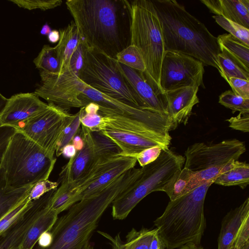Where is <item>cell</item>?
<instances>
[{"label": "cell", "instance_id": "6da1fadb", "mask_svg": "<svg viewBox=\"0 0 249 249\" xmlns=\"http://www.w3.org/2000/svg\"><path fill=\"white\" fill-rule=\"evenodd\" d=\"M66 4L87 46L115 58L130 44L126 0H67Z\"/></svg>", "mask_w": 249, "mask_h": 249}, {"label": "cell", "instance_id": "7a4b0ae2", "mask_svg": "<svg viewBox=\"0 0 249 249\" xmlns=\"http://www.w3.org/2000/svg\"><path fill=\"white\" fill-rule=\"evenodd\" d=\"M132 183L124 173L98 194L75 203L50 230L51 245L45 248L36 245L34 249H92L90 240L104 213Z\"/></svg>", "mask_w": 249, "mask_h": 249}, {"label": "cell", "instance_id": "3957f363", "mask_svg": "<svg viewBox=\"0 0 249 249\" xmlns=\"http://www.w3.org/2000/svg\"><path fill=\"white\" fill-rule=\"evenodd\" d=\"M160 22L164 51L190 56L218 70L221 53L217 37L175 0H154Z\"/></svg>", "mask_w": 249, "mask_h": 249}, {"label": "cell", "instance_id": "277c9868", "mask_svg": "<svg viewBox=\"0 0 249 249\" xmlns=\"http://www.w3.org/2000/svg\"><path fill=\"white\" fill-rule=\"evenodd\" d=\"M213 180L207 181L178 198L170 200L154 221L166 249L188 244L200 246L206 227L204 204Z\"/></svg>", "mask_w": 249, "mask_h": 249}, {"label": "cell", "instance_id": "5b68a950", "mask_svg": "<svg viewBox=\"0 0 249 249\" xmlns=\"http://www.w3.org/2000/svg\"><path fill=\"white\" fill-rule=\"evenodd\" d=\"M130 17V44L139 50L146 70L144 77L156 92L163 95L160 85L164 54L160 22L152 0H126Z\"/></svg>", "mask_w": 249, "mask_h": 249}, {"label": "cell", "instance_id": "8992f818", "mask_svg": "<svg viewBox=\"0 0 249 249\" xmlns=\"http://www.w3.org/2000/svg\"><path fill=\"white\" fill-rule=\"evenodd\" d=\"M56 159L22 133L17 131L3 155L0 167L7 184L14 188L48 179Z\"/></svg>", "mask_w": 249, "mask_h": 249}, {"label": "cell", "instance_id": "52a82bcc", "mask_svg": "<svg viewBox=\"0 0 249 249\" xmlns=\"http://www.w3.org/2000/svg\"><path fill=\"white\" fill-rule=\"evenodd\" d=\"M185 160V157L169 148L162 149L155 160L142 167L141 174L132 185L113 201V219H124L146 196L161 191L175 173L183 168Z\"/></svg>", "mask_w": 249, "mask_h": 249}, {"label": "cell", "instance_id": "ba28073f", "mask_svg": "<svg viewBox=\"0 0 249 249\" xmlns=\"http://www.w3.org/2000/svg\"><path fill=\"white\" fill-rule=\"evenodd\" d=\"M99 113L102 115L99 132L117 145L119 156L132 158L148 148H168L172 139L169 133L116 113Z\"/></svg>", "mask_w": 249, "mask_h": 249}, {"label": "cell", "instance_id": "9c48e42d", "mask_svg": "<svg viewBox=\"0 0 249 249\" xmlns=\"http://www.w3.org/2000/svg\"><path fill=\"white\" fill-rule=\"evenodd\" d=\"M79 78L96 90L141 108L139 100L122 74L116 59L85 44Z\"/></svg>", "mask_w": 249, "mask_h": 249}, {"label": "cell", "instance_id": "30bf717a", "mask_svg": "<svg viewBox=\"0 0 249 249\" xmlns=\"http://www.w3.org/2000/svg\"><path fill=\"white\" fill-rule=\"evenodd\" d=\"M243 142L236 139L216 143L196 142L189 146L184 155V167L193 173L186 193L201 184L214 179L229 163L238 160L246 151Z\"/></svg>", "mask_w": 249, "mask_h": 249}, {"label": "cell", "instance_id": "8fae6325", "mask_svg": "<svg viewBox=\"0 0 249 249\" xmlns=\"http://www.w3.org/2000/svg\"><path fill=\"white\" fill-rule=\"evenodd\" d=\"M84 145L62 167L59 174L61 184L71 190L80 179L89 174L104 159L119 156L117 145L100 132H92L81 124L79 130Z\"/></svg>", "mask_w": 249, "mask_h": 249}, {"label": "cell", "instance_id": "7c38bea8", "mask_svg": "<svg viewBox=\"0 0 249 249\" xmlns=\"http://www.w3.org/2000/svg\"><path fill=\"white\" fill-rule=\"evenodd\" d=\"M71 114L52 104L42 112L22 123L16 129L54 157L64 130L73 120Z\"/></svg>", "mask_w": 249, "mask_h": 249}, {"label": "cell", "instance_id": "4fadbf2b", "mask_svg": "<svg viewBox=\"0 0 249 249\" xmlns=\"http://www.w3.org/2000/svg\"><path fill=\"white\" fill-rule=\"evenodd\" d=\"M40 83L34 93L65 110L84 105L79 97L87 85L79 76L71 70L63 74L50 73L39 70Z\"/></svg>", "mask_w": 249, "mask_h": 249}, {"label": "cell", "instance_id": "5bb4252c", "mask_svg": "<svg viewBox=\"0 0 249 249\" xmlns=\"http://www.w3.org/2000/svg\"><path fill=\"white\" fill-rule=\"evenodd\" d=\"M204 64L188 55L165 51L160 85L164 93L187 87H204Z\"/></svg>", "mask_w": 249, "mask_h": 249}, {"label": "cell", "instance_id": "9a60e30c", "mask_svg": "<svg viewBox=\"0 0 249 249\" xmlns=\"http://www.w3.org/2000/svg\"><path fill=\"white\" fill-rule=\"evenodd\" d=\"M84 107L90 103L98 105L100 112L116 113L145 123L166 133L172 128L167 116L127 105L87 85L79 97Z\"/></svg>", "mask_w": 249, "mask_h": 249}, {"label": "cell", "instance_id": "2e32d148", "mask_svg": "<svg viewBox=\"0 0 249 249\" xmlns=\"http://www.w3.org/2000/svg\"><path fill=\"white\" fill-rule=\"evenodd\" d=\"M48 107L34 92L15 94L7 99L0 115L2 126L16 129L22 123L37 115Z\"/></svg>", "mask_w": 249, "mask_h": 249}, {"label": "cell", "instance_id": "e0dca14e", "mask_svg": "<svg viewBox=\"0 0 249 249\" xmlns=\"http://www.w3.org/2000/svg\"><path fill=\"white\" fill-rule=\"evenodd\" d=\"M54 192L51 190L30 201L22 216L0 236V249H18L28 229L50 203Z\"/></svg>", "mask_w": 249, "mask_h": 249}, {"label": "cell", "instance_id": "ac0fdd59", "mask_svg": "<svg viewBox=\"0 0 249 249\" xmlns=\"http://www.w3.org/2000/svg\"><path fill=\"white\" fill-rule=\"evenodd\" d=\"M119 67L127 82L136 95L141 108L167 116L164 94H158L142 72L120 63Z\"/></svg>", "mask_w": 249, "mask_h": 249}, {"label": "cell", "instance_id": "d6986e66", "mask_svg": "<svg viewBox=\"0 0 249 249\" xmlns=\"http://www.w3.org/2000/svg\"><path fill=\"white\" fill-rule=\"evenodd\" d=\"M198 87H187L164 93L167 116L175 128L178 124H185L193 107L199 102L197 95Z\"/></svg>", "mask_w": 249, "mask_h": 249}, {"label": "cell", "instance_id": "ffe728a7", "mask_svg": "<svg viewBox=\"0 0 249 249\" xmlns=\"http://www.w3.org/2000/svg\"><path fill=\"white\" fill-rule=\"evenodd\" d=\"M134 158L116 156L80 195V200L98 194L125 172L135 167Z\"/></svg>", "mask_w": 249, "mask_h": 249}, {"label": "cell", "instance_id": "44dd1931", "mask_svg": "<svg viewBox=\"0 0 249 249\" xmlns=\"http://www.w3.org/2000/svg\"><path fill=\"white\" fill-rule=\"evenodd\" d=\"M210 11L249 29V0H201Z\"/></svg>", "mask_w": 249, "mask_h": 249}, {"label": "cell", "instance_id": "7402d4cb", "mask_svg": "<svg viewBox=\"0 0 249 249\" xmlns=\"http://www.w3.org/2000/svg\"><path fill=\"white\" fill-rule=\"evenodd\" d=\"M249 216V198L238 207L231 210L223 218L218 238L217 249H232L238 231L245 219Z\"/></svg>", "mask_w": 249, "mask_h": 249}, {"label": "cell", "instance_id": "603a6c76", "mask_svg": "<svg viewBox=\"0 0 249 249\" xmlns=\"http://www.w3.org/2000/svg\"><path fill=\"white\" fill-rule=\"evenodd\" d=\"M59 31L60 39L54 48L59 62L57 74H61L69 70L71 57L82 39L73 21Z\"/></svg>", "mask_w": 249, "mask_h": 249}, {"label": "cell", "instance_id": "cb8c5ba5", "mask_svg": "<svg viewBox=\"0 0 249 249\" xmlns=\"http://www.w3.org/2000/svg\"><path fill=\"white\" fill-rule=\"evenodd\" d=\"M50 204L51 202L28 229L18 249H34L41 234L52 229L58 214L51 208Z\"/></svg>", "mask_w": 249, "mask_h": 249}, {"label": "cell", "instance_id": "d4e9b609", "mask_svg": "<svg viewBox=\"0 0 249 249\" xmlns=\"http://www.w3.org/2000/svg\"><path fill=\"white\" fill-rule=\"evenodd\" d=\"M213 183L224 186H239L244 189L249 184V165L246 162L232 160L214 179Z\"/></svg>", "mask_w": 249, "mask_h": 249}, {"label": "cell", "instance_id": "484cf974", "mask_svg": "<svg viewBox=\"0 0 249 249\" xmlns=\"http://www.w3.org/2000/svg\"><path fill=\"white\" fill-rule=\"evenodd\" d=\"M157 229L142 228L139 231L132 229L126 236V242L123 243L118 235L115 238L107 233L98 231L110 242L113 249H148L154 234Z\"/></svg>", "mask_w": 249, "mask_h": 249}, {"label": "cell", "instance_id": "4316f807", "mask_svg": "<svg viewBox=\"0 0 249 249\" xmlns=\"http://www.w3.org/2000/svg\"><path fill=\"white\" fill-rule=\"evenodd\" d=\"M33 185L14 188L7 184L3 169L0 167V219L29 194Z\"/></svg>", "mask_w": 249, "mask_h": 249}, {"label": "cell", "instance_id": "83f0119b", "mask_svg": "<svg viewBox=\"0 0 249 249\" xmlns=\"http://www.w3.org/2000/svg\"><path fill=\"white\" fill-rule=\"evenodd\" d=\"M217 56L218 71L221 76L228 82L231 78H238L249 81V70L231 57L225 50Z\"/></svg>", "mask_w": 249, "mask_h": 249}, {"label": "cell", "instance_id": "f1b7e54d", "mask_svg": "<svg viewBox=\"0 0 249 249\" xmlns=\"http://www.w3.org/2000/svg\"><path fill=\"white\" fill-rule=\"evenodd\" d=\"M220 49L225 50L231 57L249 70V48L230 34L217 37Z\"/></svg>", "mask_w": 249, "mask_h": 249}, {"label": "cell", "instance_id": "f546056e", "mask_svg": "<svg viewBox=\"0 0 249 249\" xmlns=\"http://www.w3.org/2000/svg\"><path fill=\"white\" fill-rule=\"evenodd\" d=\"M193 176V173L183 167L177 171L171 179L162 188L161 191L166 193L170 200H174L186 194V190Z\"/></svg>", "mask_w": 249, "mask_h": 249}, {"label": "cell", "instance_id": "4dcf8cb0", "mask_svg": "<svg viewBox=\"0 0 249 249\" xmlns=\"http://www.w3.org/2000/svg\"><path fill=\"white\" fill-rule=\"evenodd\" d=\"M33 62L39 70L53 74L59 72V62L54 47L44 45Z\"/></svg>", "mask_w": 249, "mask_h": 249}, {"label": "cell", "instance_id": "1f68e13d", "mask_svg": "<svg viewBox=\"0 0 249 249\" xmlns=\"http://www.w3.org/2000/svg\"><path fill=\"white\" fill-rule=\"evenodd\" d=\"M116 60L124 66L140 72L145 71L146 68L142 56L138 48L130 44L116 56Z\"/></svg>", "mask_w": 249, "mask_h": 249}, {"label": "cell", "instance_id": "d6a6232c", "mask_svg": "<svg viewBox=\"0 0 249 249\" xmlns=\"http://www.w3.org/2000/svg\"><path fill=\"white\" fill-rule=\"evenodd\" d=\"M80 121L81 124L92 132H99L102 122V115L99 113V107L94 103H90L81 107Z\"/></svg>", "mask_w": 249, "mask_h": 249}, {"label": "cell", "instance_id": "836d02e7", "mask_svg": "<svg viewBox=\"0 0 249 249\" xmlns=\"http://www.w3.org/2000/svg\"><path fill=\"white\" fill-rule=\"evenodd\" d=\"M219 103L234 112L242 114L249 113V99L244 98L228 90L223 92L219 97Z\"/></svg>", "mask_w": 249, "mask_h": 249}, {"label": "cell", "instance_id": "e575fe53", "mask_svg": "<svg viewBox=\"0 0 249 249\" xmlns=\"http://www.w3.org/2000/svg\"><path fill=\"white\" fill-rule=\"evenodd\" d=\"M215 22L231 36L249 47V29L219 16H213Z\"/></svg>", "mask_w": 249, "mask_h": 249}, {"label": "cell", "instance_id": "d590c367", "mask_svg": "<svg viewBox=\"0 0 249 249\" xmlns=\"http://www.w3.org/2000/svg\"><path fill=\"white\" fill-rule=\"evenodd\" d=\"M28 196L0 219V236L9 229L26 211L32 201L29 199Z\"/></svg>", "mask_w": 249, "mask_h": 249}, {"label": "cell", "instance_id": "8d00e7d4", "mask_svg": "<svg viewBox=\"0 0 249 249\" xmlns=\"http://www.w3.org/2000/svg\"><path fill=\"white\" fill-rule=\"evenodd\" d=\"M7 99L0 92V115L6 105ZM16 132L15 128L10 126H2L0 124V167L3 155L12 137Z\"/></svg>", "mask_w": 249, "mask_h": 249}, {"label": "cell", "instance_id": "74e56055", "mask_svg": "<svg viewBox=\"0 0 249 249\" xmlns=\"http://www.w3.org/2000/svg\"><path fill=\"white\" fill-rule=\"evenodd\" d=\"M18 6L28 10L40 9L46 10L60 6L61 0H10Z\"/></svg>", "mask_w": 249, "mask_h": 249}, {"label": "cell", "instance_id": "f35d334b", "mask_svg": "<svg viewBox=\"0 0 249 249\" xmlns=\"http://www.w3.org/2000/svg\"><path fill=\"white\" fill-rule=\"evenodd\" d=\"M58 185V182L48 179L38 181L31 188L28 196L30 200L38 199L48 192L57 189Z\"/></svg>", "mask_w": 249, "mask_h": 249}, {"label": "cell", "instance_id": "ab89813d", "mask_svg": "<svg viewBox=\"0 0 249 249\" xmlns=\"http://www.w3.org/2000/svg\"><path fill=\"white\" fill-rule=\"evenodd\" d=\"M71 124V130L70 132L66 135L63 137L59 143L58 144L56 150V155L57 157L61 155V151L63 148L67 144L71 143L73 137L78 132L81 123L80 121V117L81 115V110L77 112Z\"/></svg>", "mask_w": 249, "mask_h": 249}, {"label": "cell", "instance_id": "60d3db41", "mask_svg": "<svg viewBox=\"0 0 249 249\" xmlns=\"http://www.w3.org/2000/svg\"><path fill=\"white\" fill-rule=\"evenodd\" d=\"M162 149L160 146L148 148L135 155L132 158H135L142 167L155 160L160 155Z\"/></svg>", "mask_w": 249, "mask_h": 249}, {"label": "cell", "instance_id": "b9f144b4", "mask_svg": "<svg viewBox=\"0 0 249 249\" xmlns=\"http://www.w3.org/2000/svg\"><path fill=\"white\" fill-rule=\"evenodd\" d=\"M84 47L85 44L81 40L73 52L70 62L69 69L79 76L83 64Z\"/></svg>", "mask_w": 249, "mask_h": 249}, {"label": "cell", "instance_id": "7bdbcfd3", "mask_svg": "<svg viewBox=\"0 0 249 249\" xmlns=\"http://www.w3.org/2000/svg\"><path fill=\"white\" fill-rule=\"evenodd\" d=\"M228 83L235 94L244 98L249 99V81L238 78H231Z\"/></svg>", "mask_w": 249, "mask_h": 249}, {"label": "cell", "instance_id": "ee69618b", "mask_svg": "<svg viewBox=\"0 0 249 249\" xmlns=\"http://www.w3.org/2000/svg\"><path fill=\"white\" fill-rule=\"evenodd\" d=\"M249 216L241 224L234 239L232 249H241L249 242Z\"/></svg>", "mask_w": 249, "mask_h": 249}, {"label": "cell", "instance_id": "f6af8a7d", "mask_svg": "<svg viewBox=\"0 0 249 249\" xmlns=\"http://www.w3.org/2000/svg\"><path fill=\"white\" fill-rule=\"evenodd\" d=\"M229 123V127L243 132L249 131V113L239 114L227 120Z\"/></svg>", "mask_w": 249, "mask_h": 249}, {"label": "cell", "instance_id": "bcb514c9", "mask_svg": "<svg viewBox=\"0 0 249 249\" xmlns=\"http://www.w3.org/2000/svg\"><path fill=\"white\" fill-rule=\"evenodd\" d=\"M52 240L53 236L51 232L50 231H47L41 234L36 245L41 248H45L51 245Z\"/></svg>", "mask_w": 249, "mask_h": 249}, {"label": "cell", "instance_id": "7dc6e473", "mask_svg": "<svg viewBox=\"0 0 249 249\" xmlns=\"http://www.w3.org/2000/svg\"><path fill=\"white\" fill-rule=\"evenodd\" d=\"M148 249H166L165 246L157 231L153 236Z\"/></svg>", "mask_w": 249, "mask_h": 249}, {"label": "cell", "instance_id": "c3c4849f", "mask_svg": "<svg viewBox=\"0 0 249 249\" xmlns=\"http://www.w3.org/2000/svg\"><path fill=\"white\" fill-rule=\"evenodd\" d=\"M77 151L72 143H70L66 145L61 151V155L65 158L69 159L73 158L76 154Z\"/></svg>", "mask_w": 249, "mask_h": 249}, {"label": "cell", "instance_id": "681fc988", "mask_svg": "<svg viewBox=\"0 0 249 249\" xmlns=\"http://www.w3.org/2000/svg\"><path fill=\"white\" fill-rule=\"evenodd\" d=\"M79 130L77 134L73 137L71 141V143L74 145L77 152L81 150L84 145V142L80 134Z\"/></svg>", "mask_w": 249, "mask_h": 249}, {"label": "cell", "instance_id": "f907efd6", "mask_svg": "<svg viewBox=\"0 0 249 249\" xmlns=\"http://www.w3.org/2000/svg\"><path fill=\"white\" fill-rule=\"evenodd\" d=\"M48 40L52 43L58 42L60 39L59 31L56 30H53L48 36Z\"/></svg>", "mask_w": 249, "mask_h": 249}, {"label": "cell", "instance_id": "816d5d0a", "mask_svg": "<svg viewBox=\"0 0 249 249\" xmlns=\"http://www.w3.org/2000/svg\"><path fill=\"white\" fill-rule=\"evenodd\" d=\"M52 31L50 26L46 23L42 27L40 30V34L44 36H48Z\"/></svg>", "mask_w": 249, "mask_h": 249}, {"label": "cell", "instance_id": "f5cc1de1", "mask_svg": "<svg viewBox=\"0 0 249 249\" xmlns=\"http://www.w3.org/2000/svg\"><path fill=\"white\" fill-rule=\"evenodd\" d=\"M177 249H204L200 246H196L194 244H188L183 246Z\"/></svg>", "mask_w": 249, "mask_h": 249}, {"label": "cell", "instance_id": "db71d44e", "mask_svg": "<svg viewBox=\"0 0 249 249\" xmlns=\"http://www.w3.org/2000/svg\"><path fill=\"white\" fill-rule=\"evenodd\" d=\"M241 249H249V242L245 244Z\"/></svg>", "mask_w": 249, "mask_h": 249}]
</instances>
